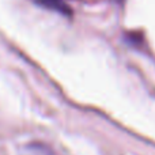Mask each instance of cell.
<instances>
[{
	"mask_svg": "<svg viewBox=\"0 0 155 155\" xmlns=\"http://www.w3.org/2000/svg\"><path fill=\"white\" fill-rule=\"evenodd\" d=\"M40 5L49 10H56V11H61V12H70L68 7L65 5L64 0H35Z\"/></svg>",
	"mask_w": 155,
	"mask_h": 155,
	"instance_id": "cell-1",
	"label": "cell"
}]
</instances>
